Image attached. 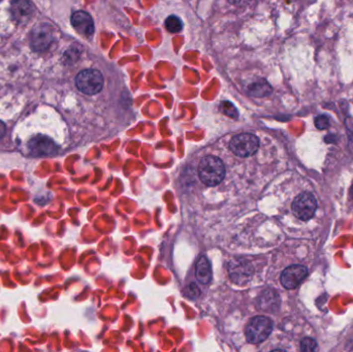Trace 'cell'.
<instances>
[{
	"label": "cell",
	"instance_id": "cell-1",
	"mask_svg": "<svg viewBox=\"0 0 353 352\" xmlns=\"http://www.w3.org/2000/svg\"><path fill=\"white\" fill-rule=\"evenodd\" d=\"M200 181L210 187L220 184L225 177V168L220 158L216 156L203 157L198 166Z\"/></svg>",
	"mask_w": 353,
	"mask_h": 352
},
{
	"label": "cell",
	"instance_id": "cell-2",
	"mask_svg": "<svg viewBox=\"0 0 353 352\" xmlns=\"http://www.w3.org/2000/svg\"><path fill=\"white\" fill-rule=\"evenodd\" d=\"M273 331V322L265 316H256L246 328V339L251 344H260L266 340Z\"/></svg>",
	"mask_w": 353,
	"mask_h": 352
},
{
	"label": "cell",
	"instance_id": "cell-3",
	"mask_svg": "<svg viewBox=\"0 0 353 352\" xmlns=\"http://www.w3.org/2000/svg\"><path fill=\"white\" fill-rule=\"evenodd\" d=\"M76 85L81 92L87 95H94L102 89L103 77L96 70H85L77 76Z\"/></svg>",
	"mask_w": 353,
	"mask_h": 352
},
{
	"label": "cell",
	"instance_id": "cell-4",
	"mask_svg": "<svg viewBox=\"0 0 353 352\" xmlns=\"http://www.w3.org/2000/svg\"><path fill=\"white\" fill-rule=\"evenodd\" d=\"M260 148V140L254 134L241 133L230 141L229 149L240 157H249L256 153Z\"/></svg>",
	"mask_w": 353,
	"mask_h": 352
},
{
	"label": "cell",
	"instance_id": "cell-5",
	"mask_svg": "<svg viewBox=\"0 0 353 352\" xmlns=\"http://www.w3.org/2000/svg\"><path fill=\"white\" fill-rule=\"evenodd\" d=\"M291 209L298 219L307 221L315 214L317 209L316 198L310 192H303L294 198Z\"/></svg>",
	"mask_w": 353,
	"mask_h": 352
},
{
	"label": "cell",
	"instance_id": "cell-6",
	"mask_svg": "<svg viewBox=\"0 0 353 352\" xmlns=\"http://www.w3.org/2000/svg\"><path fill=\"white\" fill-rule=\"evenodd\" d=\"M308 276V269L301 264H292L283 270L281 275V284L286 289H293L305 280Z\"/></svg>",
	"mask_w": 353,
	"mask_h": 352
},
{
	"label": "cell",
	"instance_id": "cell-7",
	"mask_svg": "<svg viewBox=\"0 0 353 352\" xmlns=\"http://www.w3.org/2000/svg\"><path fill=\"white\" fill-rule=\"evenodd\" d=\"M28 149L33 156H48L57 152V145L45 135H36L28 143Z\"/></svg>",
	"mask_w": 353,
	"mask_h": 352
},
{
	"label": "cell",
	"instance_id": "cell-8",
	"mask_svg": "<svg viewBox=\"0 0 353 352\" xmlns=\"http://www.w3.org/2000/svg\"><path fill=\"white\" fill-rule=\"evenodd\" d=\"M54 39L50 25H38L31 32V47L35 51H45Z\"/></svg>",
	"mask_w": 353,
	"mask_h": 352
},
{
	"label": "cell",
	"instance_id": "cell-9",
	"mask_svg": "<svg viewBox=\"0 0 353 352\" xmlns=\"http://www.w3.org/2000/svg\"><path fill=\"white\" fill-rule=\"evenodd\" d=\"M72 25L74 28L85 37H90L94 32V23L89 13L79 10L73 13Z\"/></svg>",
	"mask_w": 353,
	"mask_h": 352
},
{
	"label": "cell",
	"instance_id": "cell-10",
	"mask_svg": "<svg viewBox=\"0 0 353 352\" xmlns=\"http://www.w3.org/2000/svg\"><path fill=\"white\" fill-rule=\"evenodd\" d=\"M10 11L12 18L18 23H24L32 13V6L28 0H12Z\"/></svg>",
	"mask_w": 353,
	"mask_h": 352
},
{
	"label": "cell",
	"instance_id": "cell-11",
	"mask_svg": "<svg viewBox=\"0 0 353 352\" xmlns=\"http://www.w3.org/2000/svg\"><path fill=\"white\" fill-rule=\"evenodd\" d=\"M195 276L201 284H209L212 280V269L207 257L201 256L195 266Z\"/></svg>",
	"mask_w": 353,
	"mask_h": 352
},
{
	"label": "cell",
	"instance_id": "cell-12",
	"mask_svg": "<svg viewBox=\"0 0 353 352\" xmlns=\"http://www.w3.org/2000/svg\"><path fill=\"white\" fill-rule=\"evenodd\" d=\"M248 93L252 97H265L271 93V87L265 80H259L250 84Z\"/></svg>",
	"mask_w": 353,
	"mask_h": 352
},
{
	"label": "cell",
	"instance_id": "cell-13",
	"mask_svg": "<svg viewBox=\"0 0 353 352\" xmlns=\"http://www.w3.org/2000/svg\"><path fill=\"white\" fill-rule=\"evenodd\" d=\"M166 27L170 32L178 33L183 29V23L179 17L170 16L166 20Z\"/></svg>",
	"mask_w": 353,
	"mask_h": 352
},
{
	"label": "cell",
	"instance_id": "cell-14",
	"mask_svg": "<svg viewBox=\"0 0 353 352\" xmlns=\"http://www.w3.org/2000/svg\"><path fill=\"white\" fill-rule=\"evenodd\" d=\"M317 349V343L314 339L311 338H305L301 342L302 351H315Z\"/></svg>",
	"mask_w": 353,
	"mask_h": 352
},
{
	"label": "cell",
	"instance_id": "cell-15",
	"mask_svg": "<svg viewBox=\"0 0 353 352\" xmlns=\"http://www.w3.org/2000/svg\"><path fill=\"white\" fill-rule=\"evenodd\" d=\"M222 110L223 112L232 118H237L238 117V111L235 107V105L233 103H230L228 101H225L222 103Z\"/></svg>",
	"mask_w": 353,
	"mask_h": 352
},
{
	"label": "cell",
	"instance_id": "cell-16",
	"mask_svg": "<svg viewBox=\"0 0 353 352\" xmlns=\"http://www.w3.org/2000/svg\"><path fill=\"white\" fill-rule=\"evenodd\" d=\"M315 125L318 129H327L330 126V120L325 116H319L315 119Z\"/></svg>",
	"mask_w": 353,
	"mask_h": 352
},
{
	"label": "cell",
	"instance_id": "cell-17",
	"mask_svg": "<svg viewBox=\"0 0 353 352\" xmlns=\"http://www.w3.org/2000/svg\"><path fill=\"white\" fill-rule=\"evenodd\" d=\"M5 132H6V127H5V124L3 123L2 121H0V140H1V139L4 137Z\"/></svg>",
	"mask_w": 353,
	"mask_h": 352
},
{
	"label": "cell",
	"instance_id": "cell-18",
	"mask_svg": "<svg viewBox=\"0 0 353 352\" xmlns=\"http://www.w3.org/2000/svg\"><path fill=\"white\" fill-rule=\"evenodd\" d=\"M229 1L234 4H243L244 1H246V0H229Z\"/></svg>",
	"mask_w": 353,
	"mask_h": 352
},
{
	"label": "cell",
	"instance_id": "cell-19",
	"mask_svg": "<svg viewBox=\"0 0 353 352\" xmlns=\"http://www.w3.org/2000/svg\"><path fill=\"white\" fill-rule=\"evenodd\" d=\"M350 194L352 195V197H353V186H352V188H351V191H350Z\"/></svg>",
	"mask_w": 353,
	"mask_h": 352
}]
</instances>
